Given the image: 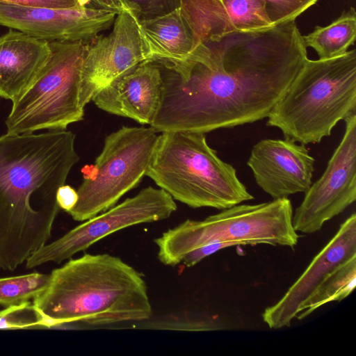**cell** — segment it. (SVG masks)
I'll return each mask as SVG.
<instances>
[{"instance_id":"6da1fadb","label":"cell","mask_w":356,"mask_h":356,"mask_svg":"<svg viewBox=\"0 0 356 356\" xmlns=\"http://www.w3.org/2000/svg\"><path fill=\"white\" fill-rule=\"evenodd\" d=\"M307 58L296 20L210 38L183 63L161 70V100L150 127L206 134L263 120Z\"/></svg>"},{"instance_id":"7a4b0ae2","label":"cell","mask_w":356,"mask_h":356,"mask_svg":"<svg viewBox=\"0 0 356 356\" xmlns=\"http://www.w3.org/2000/svg\"><path fill=\"white\" fill-rule=\"evenodd\" d=\"M65 129L0 136V269L15 270L51 236L58 188L79 157Z\"/></svg>"},{"instance_id":"3957f363","label":"cell","mask_w":356,"mask_h":356,"mask_svg":"<svg viewBox=\"0 0 356 356\" xmlns=\"http://www.w3.org/2000/svg\"><path fill=\"white\" fill-rule=\"evenodd\" d=\"M49 275L46 289L33 300L47 328L143 321L152 316L144 278L118 257L86 253Z\"/></svg>"},{"instance_id":"277c9868","label":"cell","mask_w":356,"mask_h":356,"mask_svg":"<svg viewBox=\"0 0 356 356\" xmlns=\"http://www.w3.org/2000/svg\"><path fill=\"white\" fill-rule=\"evenodd\" d=\"M356 113V50L328 59L307 58L267 117V125L302 145L330 136Z\"/></svg>"},{"instance_id":"5b68a950","label":"cell","mask_w":356,"mask_h":356,"mask_svg":"<svg viewBox=\"0 0 356 356\" xmlns=\"http://www.w3.org/2000/svg\"><path fill=\"white\" fill-rule=\"evenodd\" d=\"M145 175L192 208L222 210L254 198L235 168L209 146L203 133L163 132Z\"/></svg>"},{"instance_id":"8992f818","label":"cell","mask_w":356,"mask_h":356,"mask_svg":"<svg viewBox=\"0 0 356 356\" xmlns=\"http://www.w3.org/2000/svg\"><path fill=\"white\" fill-rule=\"evenodd\" d=\"M289 198L256 204H236L202 220L188 219L154 239L159 261L167 266L181 263L193 250L213 241H232L238 245H297Z\"/></svg>"},{"instance_id":"52a82bcc","label":"cell","mask_w":356,"mask_h":356,"mask_svg":"<svg viewBox=\"0 0 356 356\" xmlns=\"http://www.w3.org/2000/svg\"><path fill=\"white\" fill-rule=\"evenodd\" d=\"M51 56L38 76L13 103L6 120L7 133L63 130L83 119L81 68L88 43L50 42Z\"/></svg>"},{"instance_id":"ba28073f","label":"cell","mask_w":356,"mask_h":356,"mask_svg":"<svg viewBox=\"0 0 356 356\" xmlns=\"http://www.w3.org/2000/svg\"><path fill=\"white\" fill-rule=\"evenodd\" d=\"M151 127H122L107 136L94 165L83 168L78 200L68 212L85 221L113 207L145 175L159 136Z\"/></svg>"},{"instance_id":"9c48e42d","label":"cell","mask_w":356,"mask_h":356,"mask_svg":"<svg viewBox=\"0 0 356 356\" xmlns=\"http://www.w3.org/2000/svg\"><path fill=\"white\" fill-rule=\"evenodd\" d=\"M177 210L172 197L152 186L114 205L34 252L26 261L27 268L48 262L60 264L121 229L168 218Z\"/></svg>"},{"instance_id":"30bf717a","label":"cell","mask_w":356,"mask_h":356,"mask_svg":"<svg viewBox=\"0 0 356 356\" xmlns=\"http://www.w3.org/2000/svg\"><path fill=\"white\" fill-rule=\"evenodd\" d=\"M343 138L321 177L293 213L296 232L314 234L356 200V113L345 120Z\"/></svg>"},{"instance_id":"8fae6325","label":"cell","mask_w":356,"mask_h":356,"mask_svg":"<svg viewBox=\"0 0 356 356\" xmlns=\"http://www.w3.org/2000/svg\"><path fill=\"white\" fill-rule=\"evenodd\" d=\"M88 47L81 68L83 107L111 82L145 62L138 19L129 9L116 15L108 35H98Z\"/></svg>"},{"instance_id":"7c38bea8","label":"cell","mask_w":356,"mask_h":356,"mask_svg":"<svg viewBox=\"0 0 356 356\" xmlns=\"http://www.w3.org/2000/svg\"><path fill=\"white\" fill-rule=\"evenodd\" d=\"M117 14L92 6L49 8L0 1V25L49 42H90L113 24Z\"/></svg>"},{"instance_id":"4fadbf2b","label":"cell","mask_w":356,"mask_h":356,"mask_svg":"<svg viewBox=\"0 0 356 356\" xmlns=\"http://www.w3.org/2000/svg\"><path fill=\"white\" fill-rule=\"evenodd\" d=\"M314 162L305 145L264 139L253 146L247 165L257 185L275 200L305 193L312 184Z\"/></svg>"},{"instance_id":"5bb4252c","label":"cell","mask_w":356,"mask_h":356,"mask_svg":"<svg viewBox=\"0 0 356 356\" xmlns=\"http://www.w3.org/2000/svg\"><path fill=\"white\" fill-rule=\"evenodd\" d=\"M356 256V214L342 224L330 241L314 257L296 281L273 305L261 314L270 329L291 325L300 305L310 296L327 275L346 260Z\"/></svg>"},{"instance_id":"9a60e30c","label":"cell","mask_w":356,"mask_h":356,"mask_svg":"<svg viewBox=\"0 0 356 356\" xmlns=\"http://www.w3.org/2000/svg\"><path fill=\"white\" fill-rule=\"evenodd\" d=\"M162 88L159 65L144 62L111 82L92 100L108 113L151 125L161 104Z\"/></svg>"},{"instance_id":"2e32d148","label":"cell","mask_w":356,"mask_h":356,"mask_svg":"<svg viewBox=\"0 0 356 356\" xmlns=\"http://www.w3.org/2000/svg\"><path fill=\"white\" fill-rule=\"evenodd\" d=\"M51 56L49 42L17 30L0 36V98L16 102Z\"/></svg>"},{"instance_id":"e0dca14e","label":"cell","mask_w":356,"mask_h":356,"mask_svg":"<svg viewBox=\"0 0 356 356\" xmlns=\"http://www.w3.org/2000/svg\"><path fill=\"white\" fill-rule=\"evenodd\" d=\"M138 22L145 62L165 67L177 65L202 43L180 8Z\"/></svg>"},{"instance_id":"ac0fdd59","label":"cell","mask_w":356,"mask_h":356,"mask_svg":"<svg viewBox=\"0 0 356 356\" xmlns=\"http://www.w3.org/2000/svg\"><path fill=\"white\" fill-rule=\"evenodd\" d=\"M356 38V12L350 8L331 24L317 26L307 35H302L306 47L312 48L318 59H328L345 54L353 45Z\"/></svg>"},{"instance_id":"d6986e66","label":"cell","mask_w":356,"mask_h":356,"mask_svg":"<svg viewBox=\"0 0 356 356\" xmlns=\"http://www.w3.org/2000/svg\"><path fill=\"white\" fill-rule=\"evenodd\" d=\"M356 285V256L332 270L300 305L296 318L302 320L321 306L348 297Z\"/></svg>"},{"instance_id":"ffe728a7","label":"cell","mask_w":356,"mask_h":356,"mask_svg":"<svg viewBox=\"0 0 356 356\" xmlns=\"http://www.w3.org/2000/svg\"><path fill=\"white\" fill-rule=\"evenodd\" d=\"M179 8L202 42L234 31L220 0H181Z\"/></svg>"},{"instance_id":"44dd1931","label":"cell","mask_w":356,"mask_h":356,"mask_svg":"<svg viewBox=\"0 0 356 356\" xmlns=\"http://www.w3.org/2000/svg\"><path fill=\"white\" fill-rule=\"evenodd\" d=\"M234 31H251L273 26L264 0H220Z\"/></svg>"},{"instance_id":"7402d4cb","label":"cell","mask_w":356,"mask_h":356,"mask_svg":"<svg viewBox=\"0 0 356 356\" xmlns=\"http://www.w3.org/2000/svg\"><path fill=\"white\" fill-rule=\"evenodd\" d=\"M49 274L32 273L0 277V305L8 307L33 300L47 286Z\"/></svg>"},{"instance_id":"603a6c76","label":"cell","mask_w":356,"mask_h":356,"mask_svg":"<svg viewBox=\"0 0 356 356\" xmlns=\"http://www.w3.org/2000/svg\"><path fill=\"white\" fill-rule=\"evenodd\" d=\"M47 327L44 318L29 301L0 310V330Z\"/></svg>"},{"instance_id":"cb8c5ba5","label":"cell","mask_w":356,"mask_h":356,"mask_svg":"<svg viewBox=\"0 0 356 356\" xmlns=\"http://www.w3.org/2000/svg\"><path fill=\"white\" fill-rule=\"evenodd\" d=\"M266 11L273 24L296 19L318 0H264Z\"/></svg>"},{"instance_id":"d4e9b609","label":"cell","mask_w":356,"mask_h":356,"mask_svg":"<svg viewBox=\"0 0 356 356\" xmlns=\"http://www.w3.org/2000/svg\"><path fill=\"white\" fill-rule=\"evenodd\" d=\"M138 19L159 17L179 8L181 0H124Z\"/></svg>"},{"instance_id":"484cf974","label":"cell","mask_w":356,"mask_h":356,"mask_svg":"<svg viewBox=\"0 0 356 356\" xmlns=\"http://www.w3.org/2000/svg\"><path fill=\"white\" fill-rule=\"evenodd\" d=\"M0 1L22 6L49 8L90 6V0H0Z\"/></svg>"},{"instance_id":"4316f807","label":"cell","mask_w":356,"mask_h":356,"mask_svg":"<svg viewBox=\"0 0 356 356\" xmlns=\"http://www.w3.org/2000/svg\"><path fill=\"white\" fill-rule=\"evenodd\" d=\"M56 200L60 209L68 213L77 202V191L70 186L64 184L58 188Z\"/></svg>"},{"instance_id":"83f0119b","label":"cell","mask_w":356,"mask_h":356,"mask_svg":"<svg viewBox=\"0 0 356 356\" xmlns=\"http://www.w3.org/2000/svg\"><path fill=\"white\" fill-rule=\"evenodd\" d=\"M90 1L92 7L111 10L118 13L124 9L117 0H90Z\"/></svg>"},{"instance_id":"f1b7e54d","label":"cell","mask_w":356,"mask_h":356,"mask_svg":"<svg viewBox=\"0 0 356 356\" xmlns=\"http://www.w3.org/2000/svg\"><path fill=\"white\" fill-rule=\"evenodd\" d=\"M120 4L121 6L124 8H126V9H128L127 7L126 6V4L124 1V0H117Z\"/></svg>"},{"instance_id":"f546056e","label":"cell","mask_w":356,"mask_h":356,"mask_svg":"<svg viewBox=\"0 0 356 356\" xmlns=\"http://www.w3.org/2000/svg\"></svg>"}]
</instances>
